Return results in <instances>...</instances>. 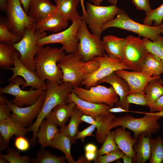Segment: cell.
I'll return each instance as SVG.
<instances>
[{
  "label": "cell",
  "mask_w": 163,
  "mask_h": 163,
  "mask_svg": "<svg viewBox=\"0 0 163 163\" xmlns=\"http://www.w3.org/2000/svg\"><path fill=\"white\" fill-rule=\"evenodd\" d=\"M124 163H132L134 162L133 159L131 157L125 154L122 157Z\"/></svg>",
  "instance_id": "obj_55"
},
{
  "label": "cell",
  "mask_w": 163,
  "mask_h": 163,
  "mask_svg": "<svg viewBox=\"0 0 163 163\" xmlns=\"http://www.w3.org/2000/svg\"><path fill=\"white\" fill-rule=\"evenodd\" d=\"M132 1L137 9L143 10L145 13L149 11L152 10L149 0H132Z\"/></svg>",
  "instance_id": "obj_47"
},
{
  "label": "cell",
  "mask_w": 163,
  "mask_h": 163,
  "mask_svg": "<svg viewBox=\"0 0 163 163\" xmlns=\"http://www.w3.org/2000/svg\"><path fill=\"white\" fill-rule=\"evenodd\" d=\"M111 27L131 31L152 41L156 40L161 33L160 26H148L137 22L131 19L122 9L115 18L103 25L102 31Z\"/></svg>",
  "instance_id": "obj_6"
},
{
  "label": "cell",
  "mask_w": 163,
  "mask_h": 163,
  "mask_svg": "<svg viewBox=\"0 0 163 163\" xmlns=\"http://www.w3.org/2000/svg\"><path fill=\"white\" fill-rule=\"evenodd\" d=\"M125 154L120 149L104 155L97 156L93 161L94 163H109L121 158Z\"/></svg>",
  "instance_id": "obj_42"
},
{
  "label": "cell",
  "mask_w": 163,
  "mask_h": 163,
  "mask_svg": "<svg viewBox=\"0 0 163 163\" xmlns=\"http://www.w3.org/2000/svg\"><path fill=\"white\" fill-rule=\"evenodd\" d=\"M7 0H0V9L1 10H5Z\"/></svg>",
  "instance_id": "obj_58"
},
{
  "label": "cell",
  "mask_w": 163,
  "mask_h": 163,
  "mask_svg": "<svg viewBox=\"0 0 163 163\" xmlns=\"http://www.w3.org/2000/svg\"><path fill=\"white\" fill-rule=\"evenodd\" d=\"M12 59L14 62L13 67L4 68L11 70L13 73L8 81H12L16 77L20 76L25 81V84L22 86V89L27 87H31L33 89L46 90V84L45 81L41 79L35 71L30 70L22 63L20 54L16 50L12 56Z\"/></svg>",
  "instance_id": "obj_15"
},
{
  "label": "cell",
  "mask_w": 163,
  "mask_h": 163,
  "mask_svg": "<svg viewBox=\"0 0 163 163\" xmlns=\"http://www.w3.org/2000/svg\"><path fill=\"white\" fill-rule=\"evenodd\" d=\"M76 105L72 102L58 105L46 115L45 118L57 126L62 127L66 125L70 118Z\"/></svg>",
  "instance_id": "obj_23"
},
{
  "label": "cell",
  "mask_w": 163,
  "mask_h": 163,
  "mask_svg": "<svg viewBox=\"0 0 163 163\" xmlns=\"http://www.w3.org/2000/svg\"><path fill=\"white\" fill-rule=\"evenodd\" d=\"M46 97V92L41 94L34 104L25 107H18L10 101L11 110L9 118L11 121L19 123L27 128L33 124V122L38 116Z\"/></svg>",
  "instance_id": "obj_16"
},
{
  "label": "cell",
  "mask_w": 163,
  "mask_h": 163,
  "mask_svg": "<svg viewBox=\"0 0 163 163\" xmlns=\"http://www.w3.org/2000/svg\"><path fill=\"white\" fill-rule=\"evenodd\" d=\"M77 37L79 42L77 50L85 61L93 60L95 57L102 56L105 54L101 36L90 32L83 19L77 33Z\"/></svg>",
  "instance_id": "obj_8"
},
{
  "label": "cell",
  "mask_w": 163,
  "mask_h": 163,
  "mask_svg": "<svg viewBox=\"0 0 163 163\" xmlns=\"http://www.w3.org/2000/svg\"><path fill=\"white\" fill-rule=\"evenodd\" d=\"M115 142L119 149L125 154L132 158L136 162L135 153L133 146L137 139L133 138L130 133L125 129L121 127L113 131Z\"/></svg>",
  "instance_id": "obj_24"
},
{
  "label": "cell",
  "mask_w": 163,
  "mask_h": 163,
  "mask_svg": "<svg viewBox=\"0 0 163 163\" xmlns=\"http://www.w3.org/2000/svg\"><path fill=\"white\" fill-rule=\"evenodd\" d=\"M29 131L28 128H26L19 123L13 121L9 118L0 121V135L8 144L13 136H25Z\"/></svg>",
  "instance_id": "obj_27"
},
{
  "label": "cell",
  "mask_w": 163,
  "mask_h": 163,
  "mask_svg": "<svg viewBox=\"0 0 163 163\" xmlns=\"http://www.w3.org/2000/svg\"><path fill=\"white\" fill-rule=\"evenodd\" d=\"M16 51L13 44L0 43V66L3 69L14 65L12 56Z\"/></svg>",
  "instance_id": "obj_36"
},
{
  "label": "cell",
  "mask_w": 163,
  "mask_h": 163,
  "mask_svg": "<svg viewBox=\"0 0 163 163\" xmlns=\"http://www.w3.org/2000/svg\"><path fill=\"white\" fill-rule=\"evenodd\" d=\"M93 4L97 5H100L101 2L104 0H88ZM117 0H108V1L112 5H116Z\"/></svg>",
  "instance_id": "obj_53"
},
{
  "label": "cell",
  "mask_w": 163,
  "mask_h": 163,
  "mask_svg": "<svg viewBox=\"0 0 163 163\" xmlns=\"http://www.w3.org/2000/svg\"><path fill=\"white\" fill-rule=\"evenodd\" d=\"M140 72H149L153 76H159L163 73V62L149 52L142 64Z\"/></svg>",
  "instance_id": "obj_33"
},
{
  "label": "cell",
  "mask_w": 163,
  "mask_h": 163,
  "mask_svg": "<svg viewBox=\"0 0 163 163\" xmlns=\"http://www.w3.org/2000/svg\"><path fill=\"white\" fill-rule=\"evenodd\" d=\"M22 5L26 12L28 14L29 5L31 0H20Z\"/></svg>",
  "instance_id": "obj_52"
},
{
  "label": "cell",
  "mask_w": 163,
  "mask_h": 163,
  "mask_svg": "<svg viewBox=\"0 0 163 163\" xmlns=\"http://www.w3.org/2000/svg\"><path fill=\"white\" fill-rule=\"evenodd\" d=\"M66 55L61 48L49 46L43 47L34 59L35 70L42 80L60 84L62 82V72L58 64Z\"/></svg>",
  "instance_id": "obj_2"
},
{
  "label": "cell",
  "mask_w": 163,
  "mask_h": 163,
  "mask_svg": "<svg viewBox=\"0 0 163 163\" xmlns=\"http://www.w3.org/2000/svg\"><path fill=\"white\" fill-rule=\"evenodd\" d=\"M85 11L83 14L85 21L92 34L101 36L104 24L114 19L122 9L115 5L108 6H100L86 3Z\"/></svg>",
  "instance_id": "obj_7"
},
{
  "label": "cell",
  "mask_w": 163,
  "mask_h": 163,
  "mask_svg": "<svg viewBox=\"0 0 163 163\" xmlns=\"http://www.w3.org/2000/svg\"><path fill=\"white\" fill-rule=\"evenodd\" d=\"M104 82L111 85L119 97L115 107L129 110L130 104L127 102V97L129 94L130 88L126 82L114 72L100 80L98 84Z\"/></svg>",
  "instance_id": "obj_19"
},
{
  "label": "cell",
  "mask_w": 163,
  "mask_h": 163,
  "mask_svg": "<svg viewBox=\"0 0 163 163\" xmlns=\"http://www.w3.org/2000/svg\"><path fill=\"white\" fill-rule=\"evenodd\" d=\"M102 40L105 51L109 56L123 60L125 38L107 35L104 36Z\"/></svg>",
  "instance_id": "obj_25"
},
{
  "label": "cell",
  "mask_w": 163,
  "mask_h": 163,
  "mask_svg": "<svg viewBox=\"0 0 163 163\" xmlns=\"http://www.w3.org/2000/svg\"><path fill=\"white\" fill-rule=\"evenodd\" d=\"M71 102L75 104V108L83 114L91 116L94 119L110 113L108 109L111 107L109 105L85 101L78 97L73 91L68 94V103Z\"/></svg>",
  "instance_id": "obj_18"
},
{
  "label": "cell",
  "mask_w": 163,
  "mask_h": 163,
  "mask_svg": "<svg viewBox=\"0 0 163 163\" xmlns=\"http://www.w3.org/2000/svg\"><path fill=\"white\" fill-rule=\"evenodd\" d=\"M82 20L72 22L69 27L63 31L40 39L37 41L38 45L43 46L49 44L59 43L62 45L61 49L67 54L75 51L79 42L77 33Z\"/></svg>",
  "instance_id": "obj_11"
},
{
  "label": "cell",
  "mask_w": 163,
  "mask_h": 163,
  "mask_svg": "<svg viewBox=\"0 0 163 163\" xmlns=\"http://www.w3.org/2000/svg\"><path fill=\"white\" fill-rule=\"evenodd\" d=\"M128 103L148 107L147 101L144 92H136L129 94L127 97Z\"/></svg>",
  "instance_id": "obj_44"
},
{
  "label": "cell",
  "mask_w": 163,
  "mask_h": 163,
  "mask_svg": "<svg viewBox=\"0 0 163 163\" xmlns=\"http://www.w3.org/2000/svg\"><path fill=\"white\" fill-rule=\"evenodd\" d=\"M71 144L69 139L60 131L50 142L49 146L61 151L64 154L68 162L75 163L71 153Z\"/></svg>",
  "instance_id": "obj_31"
},
{
  "label": "cell",
  "mask_w": 163,
  "mask_h": 163,
  "mask_svg": "<svg viewBox=\"0 0 163 163\" xmlns=\"http://www.w3.org/2000/svg\"><path fill=\"white\" fill-rule=\"evenodd\" d=\"M57 11L51 0H31L28 14L35 23L44 19Z\"/></svg>",
  "instance_id": "obj_22"
},
{
  "label": "cell",
  "mask_w": 163,
  "mask_h": 163,
  "mask_svg": "<svg viewBox=\"0 0 163 163\" xmlns=\"http://www.w3.org/2000/svg\"><path fill=\"white\" fill-rule=\"evenodd\" d=\"M95 128L96 127L95 125L91 124L89 126L83 130L81 131H79L75 137L76 139H81L82 142H84L85 139L86 137L94 136L92 134V133L94 131Z\"/></svg>",
  "instance_id": "obj_46"
},
{
  "label": "cell",
  "mask_w": 163,
  "mask_h": 163,
  "mask_svg": "<svg viewBox=\"0 0 163 163\" xmlns=\"http://www.w3.org/2000/svg\"><path fill=\"white\" fill-rule=\"evenodd\" d=\"M80 0H63L56 4L57 11L60 13L68 21L72 22L82 19L77 11Z\"/></svg>",
  "instance_id": "obj_29"
},
{
  "label": "cell",
  "mask_w": 163,
  "mask_h": 163,
  "mask_svg": "<svg viewBox=\"0 0 163 163\" xmlns=\"http://www.w3.org/2000/svg\"><path fill=\"white\" fill-rule=\"evenodd\" d=\"M61 0H53L56 3L58 2L59 1H61Z\"/></svg>",
  "instance_id": "obj_62"
},
{
  "label": "cell",
  "mask_w": 163,
  "mask_h": 163,
  "mask_svg": "<svg viewBox=\"0 0 163 163\" xmlns=\"http://www.w3.org/2000/svg\"><path fill=\"white\" fill-rule=\"evenodd\" d=\"M148 114L154 116L163 117V110L157 112L147 113Z\"/></svg>",
  "instance_id": "obj_57"
},
{
  "label": "cell",
  "mask_w": 163,
  "mask_h": 163,
  "mask_svg": "<svg viewBox=\"0 0 163 163\" xmlns=\"http://www.w3.org/2000/svg\"><path fill=\"white\" fill-rule=\"evenodd\" d=\"M73 91L80 99L88 102L105 104L113 107L119 101V96L111 86L109 88L100 85L89 89L79 86L73 88Z\"/></svg>",
  "instance_id": "obj_13"
},
{
  "label": "cell",
  "mask_w": 163,
  "mask_h": 163,
  "mask_svg": "<svg viewBox=\"0 0 163 163\" xmlns=\"http://www.w3.org/2000/svg\"><path fill=\"white\" fill-rule=\"evenodd\" d=\"M97 60L85 62L77 50L65 55L58 63L62 72V82H69L73 88L82 85L84 76L94 71L99 67Z\"/></svg>",
  "instance_id": "obj_3"
},
{
  "label": "cell",
  "mask_w": 163,
  "mask_h": 163,
  "mask_svg": "<svg viewBox=\"0 0 163 163\" xmlns=\"http://www.w3.org/2000/svg\"><path fill=\"white\" fill-rule=\"evenodd\" d=\"M82 8L83 11V14H85V8L84 4V0H80Z\"/></svg>",
  "instance_id": "obj_59"
},
{
  "label": "cell",
  "mask_w": 163,
  "mask_h": 163,
  "mask_svg": "<svg viewBox=\"0 0 163 163\" xmlns=\"http://www.w3.org/2000/svg\"><path fill=\"white\" fill-rule=\"evenodd\" d=\"M85 156L88 161H94L97 157L96 153V152H85Z\"/></svg>",
  "instance_id": "obj_51"
},
{
  "label": "cell",
  "mask_w": 163,
  "mask_h": 163,
  "mask_svg": "<svg viewBox=\"0 0 163 163\" xmlns=\"http://www.w3.org/2000/svg\"><path fill=\"white\" fill-rule=\"evenodd\" d=\"M160 27H161V33L163 34L162 37L163 38V23H162V24L160 25Z\"/></svg>",
  "instance_id": "obj_61"
},
{
  "label": "cell",
  "mask_w": 163,
  "mask_h": 163,
  "mask_svg": "<svg viewBox=\"0 0 163 163\" xmlns=\"http://www.w3.org/2000/svg\"><path fill=\"white\" fill-rule=\"evenodd\" d=\"M25 83V80L21 77L17 76L4 87H0V94L11 95L14 98L11 101L12 103L18 107L30 106L35 103L40 96L46 92L43 89H31L24 90L20 88Z\"/></svg>",
  "instance_id": "obj_12"
},
{
  "label": "cell",
  "mask_w": 163,
  "mask_h": 163,
  "mask_svg": "<svg viewBox=\"0 0 163 163\" xmlns=\"http://www.w3.org/2000/svg\"><path fill=\"white\" fill-rule=\"evenodd\" d=\"M94 59L98 62L99 66L94 71L84 76L82 85H84L86 89L97 85L101 79L117 70H130L123 60L110 57L105 53L102 56L95 57Z\"/></svg>",
  "instance_id": "obj_9"
},
{
  "label": "cell",
  "mask_w": 163,
  "mask_h": 163,
  "mask_svg": "<svg viewBox=\"0 0 163 163\" xmlns=\"http://www.w3.org/2000/svg\"><path fill=\"white\" fill-rule=\"evenodd\" d=\"M150 137L144 135H141L134 145L133 149L136 155V163H145L149 160L151 154Z\"/></svg>",
  "instance_id": "obj_28"
},
{
  "label": "cell",
  "mask_w": 163,
  "mask_h": 163,
  "mask_svg": "<svg viewBox=\"0 0 163 163\" xmlns=\"http://www.w3.org/2000/svg\"><path fill=\"white\" fill-rule=\"evenodd\" d=\"M120 77L124 79L130 88L129 94L136 92H144L147 84L159 76H153L151 73L141 72H129L121 69L115 72Z\"/></svg>",
  "instance_id": "obj_17"
},
{
  "label": "cell",
  "mask_w": 163,
  "mask_h": 163,
  "mask_svg": "<svg viewBox=\"0 0 163 163\" xmlns=\"http://www.w3.org/2000/svg\"><path fill=\"white\" fill-rule=\"evenodd\" d=\"M30 143L24 136H16L14 143V146L17 149L21 152L28 150L30 148Z\"/></svg>",
  "instance_id": "obj_45"
},
{
  "label": "cell",
  "mask_w": 163,
  "mask_h": 163,
  "mask_svg": "<svg viewBox=\"0 0 163 163\" xmlns=\"http://www.w3.org/2000/svg\"><path fill=\"white\" fill-rule=\"evenodd\" d=\"M125 38L122 60L130 70L140 72L142 64L149 52L144 47L139 36L129 35Z\"/></svg>",
  "instance_id": "obj_14"
},
{
  "label": "cell",
  "mask_w": 163,
  "mask_h": 163,
  "mask_svg": "<svg viewBox=\"0 0 163 163\" xmlns=\"http://www.w3.org/2000/svg\"><path fill=\"white\" fill-rule=\"evenodd\" d=\"M10 101L0 94V121L9 119L11 114Z\"/></svg>",
  "instance_id": "obj_43"
},
{
  "label": "cell",
  "mask_w": 163,
  "mask_h": 163,
  "mask_svg": "<svg viewBox=\"0 0 163 163\" xmlns=\"http://www.w3.org/2000/svg\"><path fill=\"white\" fill-rule=\"evenodd\" d=\"M151 154L149 163H162L163 162V140L160 136L154 139L150 138Z\"/></svg>",
  "instance_id": "obj_34"
},
{
  "label": "cell",
  "mask_w": 163,
  "mask_h": 163,
  "mask_svg": "<svg viewBox=\"0 0 163 163\" xmlns=\"http://www.w3.org/2000/svg\"><path fill=\"white\" fill-rule=\"evenodd\" d=\"M108 111L110 113H121L124 112H133L129 110H127L120 107H110L108 109Z\"/></svg>",
  "instance_id": "obj_49"
},
{
  "label": "cell",
  "mask_w": 163,
  "mask_h": 163,
  "mask_svg": "<svg viewBox=\"0 0 163 163\" xmlns=\"http://www.w3.org/2000/svg\"><path fill=\"white\" fill-rule=\"evenodd\" d=\"M83 114L80 111L75 107L68 124L60 128V131L69 139L72 144L76 142L75 137L79 131V125L83 122L81 120Z\"/></svg>",
  "instance_id": "obj_32"
},
{
  "label": "cell",
  "mask_w": 163,
  "mask_h": 163,
  "mask_svg": "<svg viewBox=\"0 0 163 163\" xmlns=\"http://www.w3.org/2000/svg\"><path fill=\"white\" fill-rule=\"evenodd\" d=\"M163 110V94L159 97L152 105V112H158Z\"/></svg>",
  "instance_id": "obj_48"
},
{
  "label": "cell",
  "mask_w": 163,
  "mask_h": 163,
  "mask_svg": "<svg viewBox=\"0 0 163 163\" xmlns=\"http://www.w3.org/2000/svg\"><path fill=\"white\" fill-rule=\"evenodd\" d=\"M46 97L41 110L35 122L28 127L30 131L33 132V136L30 142L33 146L36 144L37 134L41 121L56 106L68 103V94L73 91L72 85L69 82L58 84L46 80Z\"/></svg>",
  "instance_id": "obj_1"
},
{
  "label": "cell",
  "mask_w": 163,
  "mask_h": 163,
  "mask_svg": "<svg viewBox=\"0 0 163 163\" xmlns=\"http://www.w3.org/2000/svg\"><path fill=\"white\" fill-rule=\"evenodd\" d=\"M85 152H96L97 150V146L94 144L91 143H89L86 144L85 147Z\"/></svg>",
  "instance_id": "obj_50"
},
{
  "label": "cell",
  "mask_w": 163,
  "mask_h": 163,
  "mask_svg": "<svg viewBox=\"0 0 163 163\" xmlns=\"http://www.w3.org/2000/svg\"><path fill=\"white\" fill-rule=\"evenodd\" d=\"M20 152L18 149L9 148L6 150V154H0V156L7 159L9 163H30L31 158L27 155L21 156Z\"/></svg>",
  "instance_id": "obj_41"
},
{
  "label": "cell",
  "mask_w": 163,
  "mask_h": 163,
  "mask_svg": "<svg viewBox=\"0 0 163 163\" xmlns=\"http://www.w3.org/2000/svg\"><path fill=\"white\" fill-rule=\"evenodd\" d=\"M102 143V146L96 152L97 156L120 149L115 142L113 131H110L108 133Z\"/></svg>",
  "instance_id": "obj_40"
},
{
  "label": "cell",
  "mask_w": 163,
  "mask_h": 163,
  "mask_svg": "<svg viewBox=\"0 0 163 163\" xmlns=\"http://www.w3.org/2000/svg\"><path fill=\"white\" fill-rule=\"evenodd\" d=\"M5 10L9 30L21 37L25 30L36 23L25 11L20 0H8Z\"/></svg>",
  "instance_id": "obj_10"
},
{
  "label": "cell",
  "mask_w": 163,
  "mask_h": 163,
  "mask_svg": "<svg viewBox=\"0 0 163 163\" xmlns=\"http://www.w3.org/2000/svg\"><path fill=\"white\" fill-rule=\"evenodd\" d=\"M145 114L141 118H137L129 114L119 117L115 116L112 120L110 126V130L113 128L121 126L127 128L134 133V137L137 139L141 135L150 136L154 134L161 128L158 120L161 117L148 114Z\"/></svg>",
  "instance_id": "obj_4"
},
{
  "label": "cell",
  "mask_w": 163,
  "mask_h": 163,
  "mask_svg": "<svg viewBox=\"0 0 163 163\" xmlns=\"http://www.w3.org/2000/svg\"><path fill=\"white\" fill-rule=\"evenodd\" d=\"M115 116L112 113L100 116L95 119L88 115L83 114L81 120L90 124L95 125L97 129L95 138L99 143H102L108 133L110 131V126Z\"/></svg>",
  "instance_id": "obj_20"
},
{
  "label": "cell",
  "mask_w": 163,
  "mask_h": 163,
  "mask_svg": "<svg viewBox=\"0 0 163 163\" xmlns=\"http://www.w3.org/2000/svg\"><path fill=\"white\" fill-rule=\"evenodd\" d=\"M68 24V21L57 11L42 20L36 23L35 29L41 32L49 31L56 33L66 29Z\"/></svg>",
  "instance_id": "obj_21"
},
{
  "label": "cell",
  "mask_w": 163,
  "mask_h": 163,
  "mask_svg": "<svg viewBox=\"0 0 163 163\" xmlns=\"http://www.w3.org/2000/svg\"><path fill=\"white\" fill-rule=\"evenodd\" d=\"M60 131L58 126L44 119L40 124L37 134V142L40 145L41 149H44L49 146Z\"/></svg>",
  "instance_id": "obj_26"
},
{
  "label": "cell",
  "mask_w": 163,
  "mask_h": 163,
  "mask_svg": "<svg viewBox=\"0 0 163 163\" xmlns=\"http://www.w3.org/2000/svg\"><path fill=\"white\" fill-rule=\"evenodd\" d=\"M21 38L9 30L6 22L0 21V42L13 44L19 42Z\"/></svg>",
  "instance_id": "obj_39"
},
{
  "label": "cell",
  "mask_w": 163,
  "mask_h": 163,
  "mask_svg": "<svg viewBox=\"0 0 163 163\" xmlns=\"http://www.w3.org/2000/svg\"><path fill=\"white\" fill-rule=\"evenodd\" d=\"M91 161H88L85 156H81L79 157L75 163H90Z\"/></svg>",
  "instance_id": "obj_56"
},
{
  "label": "cell",
  "mask_w": 163,
  "mask_h": 163,
  "mask_svg": "<svg viewBox=\"0 0 163 163\" xmlns=\"http://www.w3.org/2000/svg\"><path fill=\"white\" fill-rule=\"evenodd\" d=\"M9 145V144L6 143L1 135H0V150L2 151L5 150Z\"/></svg>",
  "instance_id": "obj_54"
},
{
  "label": "cell",
  "mask_w": 163,
  "mask_h": 163,
  "mask_svg": "<svg viewBox=\"0 0 163 163\" xmlns=\"http://www.w3.org/2000/svg\"><path fill=\"white\" fill-rule=\"evenodd\" d=\"M33 26L26 29L21 40L13 44L20 56L22 63L30 70L35 71L34 59L37 54L43 46L38 45V40L47 35L46 32H41Z\"/></svg>",
  "instance_id": "obj_5"
},
{
  "label": "cell",
  "mask_w": 163,
  "mask_h": 163,
  "mask_svg": "<svg viewBox=\"0 0 163 163\" xmlns=\"http://www.w3.org/2000/svg\"><path fill=\"white\" fill-rule=\"evenodd\" d=\"M146 16L143 22V24L152 26L154 22L153 26H160L163 20V4L158 7L145 13Z\"/></svg>",
  "instance_id": "obj_38"
},
{
  "label": "cell",
  "mask_w": 163,
  "mask_h": 163,
  "mask_svg": "<svg viewBox=\"0 0 163 163\" xmlns=\"http://www.w3.org/2000/svg\"><path fill=\"white\" fill-rule=\"evenodd\" d=\"M0 163H9L8 161L5 158L0 156Z\"/></svg>",
  "instance_id": "obj_60"
},
{
  "label": "cell",
  "mask_w": 163,
  "mask_h": 163,
  "mask_svg": "<svg viewBox=\"0 0 163 163\" xmlns=\"http://www.w3.org/2000/svg\"><path fill=\"white\" fill-rule=\"evenodd\" d=\"M163 81L160 76L149 82L145 87V94L150 112H152V105L155 101L163 94Z\"/></svg>",
  "instance_id": "obj_30"
},
{
  "label": "cell",
  "mask_w": 163,
  "mask_h": 163,
  "mask_svg": "<svg viewBox=\"0 0 163 163\" xmlns=\"http://www.w3.org/2000/svg\"><path fill=\"white\" fill-rule=\"evenodd\" d=\"M143 45L149 53L160 59L163 62V38L160 36L156 40L152 41L144 38L142 39Z\"/></svg>",
  "instance_id": "obj_37"
},
{
  "label": "cell",
  "mask_w": 163,
  "mask_h": 163,
  "mask_svg": "<svg viewBox=\"0 0 163 163\" xmlns=\"http://www.w3.org/2000/svg\"></svg>",
  "instance_id": "obj_63"
},
{
  "label": "cell",
  "mask_w": 163,
  "mask_h": 163,
  "mask_svg": "<svg viewBox=\"0 0 163 163\" xmlns=\"http://www.w3.org/2000/svg\"><path fill=\"white\" fill-rule=\"evenodd\" d=\"M44 149H41L36 154V157L31 158L32 163H66L65 156H58Z\"/></svg>",
  "instance_id": "obj_35"
}]
</instances>
